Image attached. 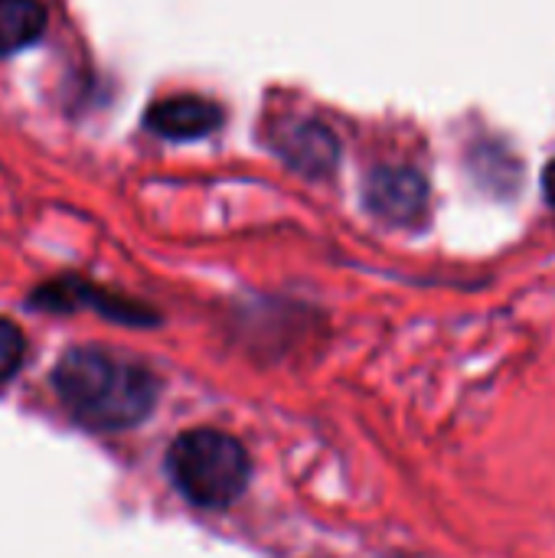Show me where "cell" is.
<instances>
[{"label":"cell","instance_id":"1","mask_svg":"<svg viewBox=\"0 0 555 558\" xmlns=\"http://www.w3.org/2000/svg\"><path fill=\"white\" fill-rule=\"evenodd\" d=\"M52 386L65 412L92 432L141 425L154 412L160 392L144 366L98 347L69 350L52 369Z\"/></svg>","mask_w":555,"mask_h":558},{"label":"cell","instance_id":"2","mask_svg":"<svg viewBox=\"0 0 555 558\" xmlns=\"http://www.w3.org/2000/svg\"><path fill=\"white\" fill-rule=\"evenodd\" d=\"M167 474L193 507L226 510L245 494L252 461L239 438L216 428H196L170 445Z\"/></svg>","mask_w":555,"mask_h":558},{"label":"cell","instance_id":"3","mask_svg":"<svg viewBox=\"0 0 555 558\" xmlns=\"http://www.w3.org/2000/svg\"><path fill=\"white\" fill-rule=\"evenodd\" d=\"M275 154L304 177H327L340 163V141L337 134L314 118H288L272 134Z\"/></svg>","mask_w":555,"mask_h":558},{"label":"cell","instance_id":"4","mask_svg":"<svg viewBox=\"0 0 555 558\" xmlns=\"http://www.w3.org/2000/svg\"><path fill=\"white\" fill-rule=\"evenodd\" d=\"M366 209L386 222L412 226L429 209V180L412 167H379L366 177Z\"/></svg>","mask_w":555,"mask_h":558},{"label":"cell","instance_id":"5","mask_svg":"<svg viewBox=\"0 0 555 558\" xmlns=\"http://www.w3.org/2000/svg\"><path fill=\"white\" fill-rule=\"evenodd\" d=\"M222 108L203 95H170L150 105L147 111V128L167 141H196L213 134L222 124Z\"/></svg>","mask_w":555,"mask_h":558},{"label":"cell","instance_id":"6","mask_svg":"<svg viewBox=\"0 0 555 558\" xmlns=\"http://www.w3.org/2000/svg\"><path fill=\"white\" fill-rule=\"evenodd\" d=\"M46 29V7L39 0H0V59L26 49Z\"/></svg>","mask_w":555,"mask_h":558},{"label":"cell","instance_id":"7","mask_svg":"<svg viewBox=\"0 0 555 558\" xmlns=\"http://www.w3.org/2000/svg\"><path fill=\"white\" fill-rule=\"evenodd\" d=\"M26 360V337L16 324L0 317V386H7Z\"/></svg>","mask_w":555,"mask_h":558},{"label":"cell","instance_id":"8","mask_svg":"<svg viewBox=\"0 0 555 558\" xmlns=\"http://www.w3.org/2000/svg\"><path fill=\"white\" fill-rule=\"evenodd\" d=\"M543 196H546V203L555 209V160L543 170Z\"/></svg>","mask_w":555,"mask_h":558}]
</instances>
